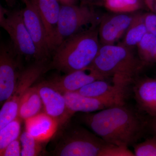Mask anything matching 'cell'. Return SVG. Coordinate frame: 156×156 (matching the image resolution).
Segmentation results:
<instances>
[{
	"label": "cell",
	"instance_id": "484cf974",
	"mask_svg": "<svg viewBox=\"0 0 156 156\" xmlns=\"http://www.w3.org/2000/svg\"><path fill=\"white\" fill-rule=\"evenodd\" d=\"M144 21L148 32L156 37V15L148 13L144 14Z\"/></svg>",
	"mask_w": 156,
	"mask_h": 156
},
{
	"label": "cell",
	"instance_id": "5b68a950",
	"mask_svg": "<svg viewBox=\"0 0 156 156\" xmlns=\"http://www.w3.org/2000/svg\"><path fill=\"white\" fill-rule=\"evenodd\" d=\"M102 17L86 4L61 5L53 50L67 38L91 29H87L88 27H96L100 24Z\"/></svg>",
	"mask_w": 156,
	"mask_h": 156
},
{
	"label": "cell",
	"instance_id": "277c9868",
	"mask_svg": "<svg viewBox=\"0 0 156 156\" xmlns=\"http://www.w3.org/2000/svg\"><path fill=\"white\" fill-rule=\"evenodd\" d=\"M63 133L52 152L56 156H120L122 148L110 144L80 126Z\"/></svg>",
	"mask_w": 156,
	"mask_h": 156
},
{
	"label": "cell",
	"instance_id": "8992f818",
	"mask_svg": "<svg viewBox=\"0 0 156 156\" xmlns=\"http://www.w3.org/2000/svg\"><path fill=\"white\" fill-rule=\"evenodd\" d=\"M50 69L48 61H35L22 70L14 91L0 111V129L18 116L20 101L27 90Z\"/></svg>",
	"mask_w": 156,
	"mask_h": 156
},
{
	"label": "cell",
	"instance_id": "d4e9b609",
	"mask_svg": "<svg viewBox=\"0 0 156 156\" xmlns=\"http://www.w3.org/2000/svg\"><path fill=\"white\" fill-rule=\"evenodd\" d=\"M21 144L20 138L12 141L5 148L0 152L1 156H21Z\"/></svg>",
	"mask_w": 156,
	"mask_h": 156
},
{
	"label": "cell",
	"instance_id": "4fadbf2b",
	"mask_svg": "<svg viewBox=\"0 0 156 156\" xmlns=\"http://www.w3.org/2000/svg\"><path fill=\"white\" fill-rule=\"evenodd\" d=\"M97 80H105L88 66L48 81L59 92L64 93L76 92L87 84Z\"/></svg>",
	"mask_w": 156,
	"mask_h": 156
},
{
	"label": "cell",
	"instance_id": "3957f363",
	"mask_svg": "<svg viewBox=\"0 0 156 156\" xmlns=\"http://www.w3.org/2000/svg\"><path fill=\"white\" fill-rule=\"evenodd\" d=\"M131 48L122 44L101 46L89 66L105 80L128 85L141 70L144 63L134 56Z\"/></svg>",
	"mask_w": 156,
	"mask_h": 156
},
{
	"label": "cell",
	"instance_id": "2e32d148",
	"mask_svg": "<svg viewBox=\"0 0 156 156\" xmlns=\"http://www.w3.org/2000/svg\"><path fill=\"white\" fill-rule=\"evenodd\" d=\"M133 92L139 108L153 119L156 118V80L146 79L137 81Z\"/></svg>",
	"mask_w": 156,
	"mask_h": 156
},
{
	"label": "cell",
	"instance_id": "603a6c76",
	"mask_svg": "<svg viewBox=\"0 0 156 156\" xmlns=\"http://www.w3.org/2000/svg\"><path fill=\"white\" fill-rule=\"evenodd\" d=\"M21 144V156L40 155L43 151V143L37 141L26 131L20 136Z\"/></svg>",
	"mask_w": 156,
	"mask_h": 156
},
{
	"label": "cell",
	"instance_id": "f1b7e54d",
	"mask_svg": "<svg viewBox=\"0 0 156 156\" xmlns=\"http://www.w3.org/2000/svg\"><path fill=\"white\" fill-rule=\"evenodd\" d=\"M153 120L151 122L152 128L154 133L155 135L156 136V118H153Z\"/></svg>",
	"mask_w": 156,
	"mask_h": 156
},
{
	"label": "cell",
	"instance_id": "ba28073f",
	"mask_svg": "<svg viewBox=\"0 0 156 156\" xmlns=\"http://www.w3.org/2000/svg\"><path fill=\"white\" fill-rule=\"evenodd\" d=\"M21 56L14 48L1 44L0 49V102L8 100L14 91L23 67Z\"/></svg>",
	"mask_w": 156,
	"mask_h": 156
},
{
	"label": "cell",
	"instance_id": "6da1fadb",
	"mask_svg": "<svg viewBox=\"0 0 156 156\" xmlns=\"http://www.w3.org/2000/svg\"><path fill=\"white\" fill-rule=\"evenodd\" d=\"M83 122L95 134L110 144L128 147L142 137L145 121L125 104L111 107L95 113L81 116Z\"/></svg>",
	"mask_w": 156,
	"mask_h": 156
},
{
	"label": "cell",
	"instance_id": "1f68e13d",
	"mask_svg": "<svg viewBox=\"0 0 156 156\" xmlns=\"http://www.w3.org/2000/svg\"><path fill=\"white\" fill-rule=\"evenodd\" d=\"M83 1V4H89V2H90V0H82Z\"/></svg>",
	"mask_w": 156,
	"mask_h": 156
},
{
	"label": "cell",
	"instance_id": "ffe728a7",
	"mask_svg": "<svg viewBox=\"0 0 156 156\" xmlns=\"http://www.w3.org/2000/svg\"><path fill=\"white\" fill-rule=\"evenodd\" d=\"M142 0H103L107 9L117 14H128L141 9Z\"/></svg>",
	"mask_w": 156,
	"mask_h": 156
},
{
	"label": "cell",
	"instance_id": "d6a6232c",
	"mask_svg": "<svg viewBox=\"0 0 156 156\" xmlns=\"http://www.w3.org/2000/svg\"><path fill=\"white\" fill-rule=\"evenodd\" d=\"M154 11H155L156 12V0L154 1Z\"/></svg>",
	"mask_w": 156,
	"mask_h": 156
},
{
	"label": "cell",
	"instance_id": "83f0119b",
	"mask_svg": "<svg viewBox=\"0 0 156 156\" xmlns=\"http://www.w3.org/2000/svg\"><path fill=\"white\" fill-rule=\"evenodd\" d=\"M148 8L151 11H154V0H142Z\"/></svg>",
	"mask_w": 156,
	"mask_h": 156
},
{
	"label": "cell",
	"instance_id": "9a60e30c",
	"mask_svg": "<svg viewBox=\"0 0 156 156\" xmlns=\"http://www.w3.org/2000/svg\"><path fill=\"white\" fill-rule=\"evenodd\" d=\"M24 122L25 131L43 144L49 141L59 128L58 122L44 112L27 119Z\"/></svg>",
	"mask_w": 156,
	"mask_h": 156
},
{
	"label": "cell",
	"instance_id": "7a4b0ae2",
	"mask_svg": "<svg viewBox=\"0 0 156 156\" xmlns=\"http://www.w3.org/2000/svg\"><path fill=\"white\" fill-rule=\"evenodd\" d=\"M101 46L96 27L73 35L53 50L50 68L67 74L88 67L94 60Z\"/></svg>",
	"mask_w": 156,
	"mask_h": 156
},
{
	"label": "cell",
	"instance_id": "4316f807",
	"mask_svg": "<svg viewBox=\"0 0 156 156\" xmlns=\"http://www.w3.org/2000/svg\"><path fill=\"white\" fill-rule=\"evenodd\" d=\"M61 5H76L77 0H57Z\"/></svg>",
	"mask_w": 156,
	"mask_h": 156
},
{
	"label": "cell",
	"instance_id": "7402d4cb",
	"mask_svg": "<svg viewBox=\"0 0 156 156\" xmlns=\"http://www.w3.org/2000/svg\"><path fill=\"white\" fill-rule=\"evenodd\" d=\"M140 60L144 64L156 58V37L147 32L137 45Z\"/></svg>",
	"mask_w": 156,
	"mask_h": 156
},
{
	"label": "cell",
	"instance_id": "5bb4252c",
	"mask_svg": "<svg viewBox=\"0 0 156 156\" xmlns=\"http://www.w3.org/2000/svg\"><path fill=\"white\" fill-rule=\"evenodd\" d=\"M29 1L35 8L44 23L52 54L61 5L57 0Z\"/></svg>",
	"mask_w": 156,
	"mask_h": 156
},
{
	"label": "cell",
	"instance_id": "8fae6325",
	"mask_svg": "<svg viewBox=\"0 0 156 156\" xmlns=\"http://www.w3.org/2000/svg\"><path fill=\"white\" fill-rule=\"evenodd\" d=\"M69 110L73 115L78 112L90 113L125 104L126 93L103 98L87 97L76 92L62 93Z\"/></svg>",
	"mask_w": 156,
	"mask_h": 156
},
{
	"label": "cell",
	"instance_id": "9c48e42d",
	"mask_svg": "<svg viewBox=\"0 0 156 156\" xmlns=\"http://www.w3.org/2000/svg\"><path fill=\"white\" fill-rule=\"evenodd\" d=\"M23 10V20L37 53L38 61H48L52 56L44 26L35 8L28 0Z\"/></svg>",
	"mask_w": 156,
	"mask_h": 156
},
{
	"label": "cell",
	"instance_id": "e0dca14e",
	"mask_svg": "<svg viewBox=\"0 0 156 156\" xmlns=\"http://www.w3.org/2000/svg\"><path fill=\"white\" fill-rule=\"evenodd\" d=\"M114 82L112 85L105 80H97L81 88L77 93L87 97L103 98L126 93L128 85Z\"/></svg>",
	"mask_w": 156,
	"mask_h": 156
},
{
	"label": "cell",
	"instance_id": "ac0fdd59",
	"mask_svg": "<svg viewBox=\"0 0 156 156\" xmlns=\"http://www.w3.org/2000/svg\"><path fill=\"white\" fill-rule=\"evenodd\" d=\"M42 112L44 105L36 84L27 90L20 100L17 117L24 121Z\"/></svg>",
	"mask_w": 156,
	"mask_h": 156
},
{
	"label": "cell",
	"instance_id": "4dcf8cb0",
	"mask_svg": "<svg viewBox=\"0 0 156 156\" xmlns=\"http://www.w3.org/2000/svg\"><path fill=\"white\" fill-rule=\"evenodd\" d=\"M100 0H90L89 4H96L99 2Z\"/></svg>",
	"mask_w": 156,
	"mask_h": 156
},
{
	"label": "cell",
	"instance_id": "52a82bcc",
	"mask_svg": "<svg viewBox=\"0 0 156 156\" xmlns=\"http://www.w3.org/2000/svg\"><path fill=\"white\" fill-rule=\"evenodd\" d=\"M0 26L9 34L13 48L26 59L38 61L35 46L23 20L22 10L9 11L1 5Z\"/></svg>",
	"mask_w": 156,
	"mask_h": 156
},
{
	"label": "cell",
	"instance_id": "836d02e7",
	"mask_svg": "<svg viewBox=\"0 0 156 156\" xmlns=\"http://www.w3.org/2000/svg\"><path fill=\"white\" fill-rule=\"evenodd\" d=\"M23 3H27V2H28V0H21Z\"/></svg>",
	"mask_w": 156,
	"mask_h": 156
},
{
	"label": "cell",
	"instance_id": "44dd1931",
	"mask_svg": "<svg viewBox=\"0 0 156 156\" xmlns=\"http://www.w3.org/2000/svg\"><path fill=\"white\" fill-rule=\"evenodd\" d=\"M22 120L17 117L0 129V152L12 141L20 138Z\"/></svg>",
	"mask_w": 156,
	"mask_h": 156
},
{
	"label": "cell",
	"instance_id": "f546056e",
	"mask_svg": "<svg viewBox=\"0 0 156 156\" xmlns=\"http://www.w3.org/2000/svg\"><path fill=\"white\" fill-rule=\"evenodd\" d=\"M6 2L8 3L9 5L13 6L15 3V0H5Z\"/></svg>",
	"mask_w": 156,
	"mask_h": 156
},
{
	"label": "cell",
	"instance_id": "30bf717a",
	"mask_svg": "<svg viewBox=\"0 0 156 156\" xmlns=\"http://www.w3.org/2000/svg\"><path fill=\"white\" fill-rule=\"evenodd\" d=\"M44 105V111L58 122L59 127L68 123L73 115L68 108L64 95L48 80L36 84Z\"/></svg>",
	"mask_w": 156,
	"mask_h": 156
},
{
	"label": "cell",
	"instance_id": "d6986e66",
	"mask_svg": "<svg viewBox=\"0 0 156 156\" xmlns=\"http://www.w3.org/2000/svg\"><path fill=\"white\" fill-rule=\"evenodd\" d=\"M147 32L144 14H134L131 24L126 31L124 41L121 44L131 49L138 45Z\"/></svg>",
	"mask_w": 156,
	"mask_h": 156
},
{
	"label": "cell",
	"instance_id": "7c38bea8",
	"mask_svg": "<svg viewBox=\"0 0 156 156\" xmlns=\"http://www.w3.org/2000/svg\"><path fill=\"white\" fill-rule=\"evenodd\" d=\"M134 15L115 13L102 17L98 29L101 44H114L126 34Z\"/></svg>",
	"mask_w": 156,
	"mask_h": 156
},
{
	"label": "cell",
	"instance_id": "cb8c5ba5",
	"mask_svg": "<svg viewBox=\"0 0 156 156\" xmlns=\"http://www.w3.org/2000/svg\"><path fill=\"white\" fill-rule=\"evenodd\" d=\"M134 155L136 156H156V136L134 144Z\"/></svg>",
	"mask_w": 156,
	"mask_h": 156
}]
</instances>
